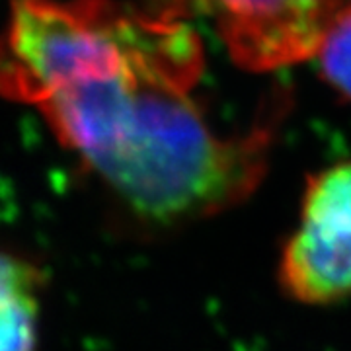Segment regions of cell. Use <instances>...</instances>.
Here are the masks:
<instances>
[{
	"instance_id": "cell-1",
	"label": "cell",
	"mask_w": 351,
	"mask_h": 351,
	"mask_svg": "<svg viewBox=\"0 0 351 351\" xmlns=\"http://www.w3.org/2000/svg\"><path fill=\"white\" fill-rule=\"evenodd\" d=\"M201 75L188 22L115 0H12L0 34V96L43 115L141 240L237 209L267 174L281 112L219 133L191 96Z\"/></svg>"
},
{
	"instance_id": "cell-2",
	"label": "cell",
	"mask_w": 351,
	"mask_h": 351,
	"mask_svg": "<svg viewBox=\"0 0 351 351\" xmlns=\"http://www.w3.org/2000/svg\"><path fill=\"white\" fill-rule=\"evenodd\" d=\"M348 0H143L172 20H207L232 57L256 73L313 59L328 24Z\"/></svg>"
},
{
	"instance_id": "cell-3",
	"label": "cell",
	"mask_w": 351,
	"mask_h": 351,
	"mask_svg": "<svg viewBox=\"0 0 351 351\" xmlns=\"http://www.w3.org/2000/svg\"><path fill=\"white\" fill-rule=\"evenodd\" d=\"M277 285L304 306H332L351 297V160L304 180L299 225L281 244Z\"/></svg>"
},
{
	"instance_id": "cell-4",
	"label": "cell",
	"mask_w": 351,
	"mask_h": 351,
	"mask_svg": "<svg viewBox=\"0 0 351 351\" xmlns=\"http://www.w3.org/2000/svg\"><path fill=\"white\" fill-rule=\"evenodd\" d=\"M49 274L29 254L0 242V351H38Z\"/></svg>"
},
{
	"instance_id": "cell-5",
	"label": "cell",
	"mask_w": 351,
	"mask_h": 351,
	"mask_svg": "<svg viewBox=\"0 0 351 351\" xmlns=\"http://www.w3.org/2000/svg\"><path fill=\"white\" fill-rule=\"evenodd\" d=\"M313 59L320 76L343 100L351 101V4H343L328 24Z\"/></svg>"
},
{
	"instance_id": "cell-6",
	"label": "cell",
	"mask_w": 351,
	"mask_h": 351,
	"mask_svg": "<svg viewBox=\"0 0 351 351\" xmlns=\"http://www.w3.org/2000/svg\"><path fill=\"white\" fill-rule=\"evenodd\" d=\"M348 2H350V4H351V0H348Z\"/></svg>"
}]
</instances>
